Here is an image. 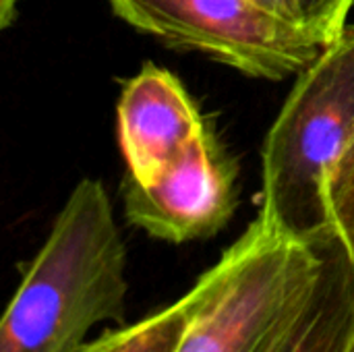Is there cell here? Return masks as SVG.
Masks as SVG:
<instances>
[{
	"instance_id": "6da1fadb",
	"label": "cell",
	"mask_w": 354,
	"mask_h": 352,
	"mask_svg": "<svg viewBox=\"0 0 354 352\" xmlns=\"http://www.w3.org/2000/svg\"><path fill=\"white\" fill-rule=\"evenodd\" d=\"M124 270L110 197L100 180L83 178L6 307L0 352H77L95 326H127Z\"/></svg>"
},
{
	"instance_id": "7a4b0ae2",
	"label": "cell",
	"mask_w": 354,
	"mask_h": 352,
	"mask_svg": "<svg viewBox=\"0 0 354 352\" xmlns=\"http://www.w3.org/2000/svg\"><path fill=\"white\" fill-rule=\"evenodd\" d=\"M328 230L292 234L259 212L193 284V313L176 352H259L317 282Z\"/></svg>"
},
{
	"instance_id": "3957f363",
	"label": "cell",
	"mask_w": 354,
	"mask_h": 352,
	"mask_svg": "<svg viewBox=\"0 0 354 352\" xmlns=\"http://www.w3.org/2000/svg\"><path fill=\"white\" fill-rule=\"evenodd\" d=\"M354 137V35L301 73L261 154V214L313 239L330 228L326 178Z\"/></svg>"
},
{
	"instance_id": "277c9868",
	"label": "cell",
	"mask_w": 354,
	"mask_h": 352,
	"mask_svg": "<svg viewBox=\"0 0 354 352\" xmlns=\"http://www.w3.org/2000/svg\"><path fill=\"white\" fill-rule=\"evenodd\" d=\"M131 27L197 50L236 71L280 81L309 68L328 46L311 27L255 0H108Z\"/></svg>"
},
{
	"instance_id": "5b68a950",
	"label": "cell",
	"mask_w": 354,
	"mask_h": 352,
	"mask_svg": "<svg viewBox=\"0 0 354 352\" xmlns=\"http://www.w3.org/2000/svg\"><path fill=\"white\" fill-rule=\"evenodd\" d=\"M124 216L149 237L189 243L218 234L236 210V168L207 127L158 178L124 180Z\"/></svg>"
},
{
	"instance_id": "8992f818",
	"label": "cell",
	"mask_w": 354,
	"mask_h": 352,
	"mask_svg": "<svg viewBox=\"0 0 354 352\" xmlns=\"http://www.w3.org/2000/svg\"><path fill=\"white\" fill-rule=\"evenodd\" d=\"M116 112L124 180L139 185L158 178L209 127L185 85L156 64L124 83Z\"/></svg>"
},
{
	"instance_id": "52a82bcc",
	"label": "cell",
	"mask_w": 354,
	"mask_h": 352,
	"mask_svg": "<svg viewBox=\"0 0 354 352\" xmlns=\"http://www.w3.org/2000/svg\"><path fill=\"white\" fill-rule=\"evenodd\" d=\"M354 336V263L328 232L324 270L259 352H344Z\"/></svg>"
},
{
	"instance_id": "ba28073f",
	"label": "cell",
	"mask_w": 354,
	"mask_h": 352,
	"mask_svg": "<svg viewBox=\"0 0 354 352\" xmlns=\"http://www.w3.org/2000/svg\"><path fill=\"white\" fill-rule=\"evenodd\" d=\"M193 293L168 307L135 322L133 326H118L95 340L85 342L77 352H176L178 342L189 326L193 313Z\"/></svg>"
},
{
	"instance_id": "9c48e42d",
	"label": "cell",
	"mask_w": 354,
	"mask_h": 352,
	"mask_svg": "<svg viewBox=\"0 0 354 352\" xmlns=\"http://www.w3.org/2000/svg\"><path fill=\"white\" fill-rule=\"evenodd\" d=\"M326 210L332 232L354 263V137L326 178Z\"/></svg>"
},
{
	"instance_id": "30bf717a",
	"label": "cell",
	"mask_w": 354,
	"mask_h": 352,
	"mask_svg": "<svg viewBox=\"0 0 354 352\" xmlns=\"http://www.w3.org/2000/svg\"><path fill=\"white\" fill-rule=\"evenodd\" d=\"M354 0H295L301 23L319 33L328 44L344 35L346 17Z\"/></svg>"
},
{
	"instance_id": "8fae6325",
	"label": "cell",
	"mask_w": 354,
	"mask_h": 352,
	"mask_svg": "<svg viewBox=\"0 0 354 352\" xmlns=\"http://www.w3.org/2000/svg\"><path fill=\"white\" fill-rule=\"evenodd\" d=\"M255 2L261 4V6H266L268 10L280 15V17H284V19H290V21L301 23L299 12H297V6H295V0H255Z\"/></svg>"
},
{
	"instance_id": "7c38bea8",
	"label": "cell",
	"mask_w": 354,
	"mask_h": 352,
	"mask_svg": "<svg viewBox=\"0 0 354 352\" xmlns=\"http://www.w3.org/2000/svg\"><path fill=\"white\" fill-rule=\"evenodd\" d=\"M19 2L21 0H0V27H8L15 21Z\"/></svg>"
},
{
	"instance_id": "4fadbf2b",
	"label": "cell",
	"mask_w": 354,
	"mask_h": 352,
	"mask_svg": "<svg viewBox=\"0 0 354 352\" xmlns=\"http://www.w3.org/2000/svg\"><path fill=\"white\" fill-rule=\"evenodd\" d=\"M344 352H354V336H353V340L348 342V346H346V351Z\"/></svg>"
}]
</instances>
